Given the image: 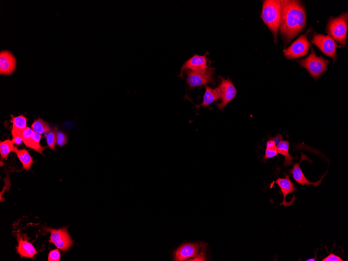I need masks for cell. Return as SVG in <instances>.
<instances>
[{
  "mask_svg": "<svg viewBox=\"0 0 348 261\" xmlns=\"http://www.w3.org/2000/svg\"><path fill=\"white\" fill-rule=\"evenodd\" d=\"M280 34L285 43L299 34L306 26V13L299 1L283 0Z\"/></svg>",
  "mask_w": 348,
  "mask_h": 261,
  "instance_id": "obj_1",
  "label": "cell"
},
{
  "mask_svg": "<svg viewBox=\"0 0 348 261\" xmlns=\"http://www.w3.org/2000/svg\"><path fill=\"white\" fill-rule=\"evenodd\" d=\"M260 18L272 33L274 42L276 44L281 23V2L279 0H264Z\"/></svg>",
  "mask_w": 348,
  "mask_h": 261,
  "instance_id": "obj_2",
  "label": "cell"
},
{
  "mask_svg": "<svg viewBox=\"0 0 348 261\" xmlns=\"http://www.w3.org/2000/svg\"><path fill=\"white\" fill-rule=\"evenodd\" d=\"M347 22V12H344L338 17L330 18L326 28L328 35L331 37L333 40L338 41L343 48L346 46Z\"/></svg>",
  "mask_w": 348,
  "mask_h": 261,
  "instance_id": "obj_3",
  "label": "cell"
},
{
  "mask_svg": "<svg viewBox=\"0 0 348 261\" xmlns=\"http://www.w3.org/2000/svg\"><path fill=\"white\" fill-rule=\"evenodd\" d=\"M310 54L306 59L298 61L300 66L306 69L315 81L327 70L329 61L323 57L317 56L312 46Z\"/></svg>",
  "mask_w": 348,
  "mask_h": 261,
  "instance_id": "obj_4",
  "label": "cell"
},
{
  "mask_svg": "<svg viewBox=\"0 0 348 261\" xmlns=\"http://www.w3.org/2000/svg\"><path fill=\"white\" fill-rule=\"evenodd\" d=\"M214 71L215 69L211 67L206 71H185L184 73L187 76L186 83L188 88L192 90L197 87L208 84L214 85L215 84L213 78Z\"/></svg>",
  "mask_w": 348,
  "mask_h": 261,
  "instance_id": "obj_5",
  "label": "cell"
},
{
  "mask_svg": "<svg viewBox=\"0 0 348 261\" xmlns=\"http://www.w3.org/2000/svg\"><path fill=\"white\" fill-rule=\"evenodd\" d=\"M309 31L301 35L292 43L291 46L284 51V54L287 60H294L297 58L306 56L308 53L310 43L307 36Z\"/></svg>",
  "mask_w": 348,
  "mask_h": 261,
  "instance_id": "obj_6",
  "label": "cell"
},
{
  "mask_svg": "<svg viewBox=\"0 0 348 261\" xmlns=\"http://www.w3.org/2000/svg\"><path fill=\"white\" fill-rule=\"evenodd\" d=\"M311 42L326 55L334 60L335 62L337 61V45L331 37L315 33Z\"/></svg>",
  "mask_w": 348,
  "mask_h": 261,
  "instance_id": "obj_7",
  "label": "cell"
},
{
  "mask_svg": "<svg viewBox=\"0 0 348 261\" xmlns=\"http://www.w3.org/2000/svg\"><path fill=\"white\" fill-rule=\"evenodd\" d=\"M46 231L51 233L50 242L54 244L58 249L65 252L74 245V241L69 234L67 228H48Z\"/></svg>",
  "mask_w": 348,
  "mask_h": 261,
  "instance_id": "obj_8",
  "label": "cell"
},
{
  "mask_svg": "<svg viewBox=\"0 0 348 261\" xmlns=\"http://www.w3.org/2000/svg\"><path fill=\"white\" fill-rule=\"evenodd\" d=\"M220 83L219 85L221 92V103L217 104L216 106L219 110L223 111L233 101L237 96V91L233 82L228 78L225 79L219 76Z\"/></svg>",
  "mask_w": 348,
  "mask_h": 261,
  "instance_id": "obj_9",
  "label": "cell"
},
{
  "mask_svg": "<svg viewBox=\"0 0 348 261\" xmlns=\"http://www.w3.org/2000/svg\"><path fill=\"white\" fill-rule=\"evenodd\" d=\"M208 55H209L208 52H207L205 55L195 54L190 59L187 60L181 68L179 77L184 78V73L186 70L206 71L209 69Z\"/></svg>",
  "mask_w": 348,
  "mask_h": 261,
  "instance_id": "obj_10",
  "label": "cell"
},
{
  "mask_svg": "<svg viewBox=\"0 0 348 261\" xmlns=\"http://www.w3.org/2000/svg\"><path fill=\"white\" fill-rule=\"evenodd\" d=\"M21 136L25 146L30 148L36 152L43 154L45 147L41 146L40 141L42 136L30 127H27L22 133Z\"/></svg>",
  "mask_w": 348,
  "mask_h": 261,
  "instance_id": "obj_11",
  "label": "cell"
},
{
  "mask_svg": "<svg viewBox=\"0 0 348 261\" xmlns=\"http://www.w3.org/2000/svg\"><path fill=\"white\" fill-rule=\"evenodd\" d=\"M17 67L15 56L9 51L0 52V74L5 76L12 75Z\"/></svg>",
  "mask_w": 348,
  "mask_h": 261,
  "instance_id": "obj_12",
  "label": "cell"
},
{
  "mask_svg": "<svg viewBox=\"0 0 348 261\" xmlns=\"http://www.w3.org/2000/svg\"><path fill=\"white\" fill-rule=\"evenodd\" d=\"M200 247L198 244H183L176 251L174 259L177 261H184L194 258L198 256Z\"/></svg>",
  "mask_w": 348,
  "mask_h": 261,
  "instance_id": "obj_13",
  "label": "cell"
},
{
  "mask_svg": "<svg viewBox=\"0 0 348 261\" xmlns=\"http://www.w3.org/2000/svg\"><path fill=\"white\" fill-rule=\"evenodd\" d=\"M308 158L306 155L303 154L300 158V161L298 163H296L292 169L291 170V173L293 176L294 179L295 181L301 185H313L315 187H317L320 185L322 183V179L324 178L325 176L322 177L321 180L316 181L315 182H311L309 181L307 178L304 176L303 171L300 168V164L301 162L305 159H308Z\"/></svg>",
  "mask_w": 348,
  "mask_h": 261,
  "instance_id": "obj_14",
  "label": "cell"
},
{
  "mask_svg": "<svg viewBox=\"0 0 348 261\" xmlns=\"http://www.w3.org/2000/svg\"><path fill=\"white\" fill-rule=\"evenodd\" d=\"M280 188L281 192L283 195V200L281 206L287 207L292 205L293 202H287L286 198L289 194L294 193L296 191L294 187V184L292 183L291 180L289 179L288 176H286L285 178H278L275 181Z\"/></svg>",
  "mask_w": 348,
  "mask_h": 261,
  "instance_id": "obj_15",
  "label": "cell"
},
{
  "mask_svg": "<svg viewBox=\"0 0 348 261\" xmlns=\"http://www.w3.org/2000/svg\"><path fill=\"white\" fill-rule=\"evenodd\" d=\"M221 92L219 86L215 89L206 86L202 103L200 105H195V106L197 111L201 107H208L215 101L221 100Z\"/></svg>",
  "mask_w": 348,
  "mask_h": 261,
  "instance_id": "obj_16",
  "label": "cell"
},
{
  "mask_svg": "<svg viewBox=\"0 0 348 261\" xmlns=\"http://www.w3.org/2000/svg\"><path fill=\"white\" fill-rule=\"evenodd\" d=\"M18 246L17 248L18 253L21 257L34 258L37 251L34 245L27 240H23L21 236H18Z\"/></svg>",
  "mask_w": 348,
  "mask_h": 261,
  "instance_id": "obj_17",
  "label": "cell"
},
{
  "mask_svg": "<svg viewBox=\"0 0 348 261\" xmlns=\"http://www.w3.org/2000/svg\"><path fill=\"white\" fill-rule=\"evenodd\" d=\"M12 128L11 134L12 138L21 136L23 130L27 126V118L23 115L14 117L11 115Z\"/></svg>",
  "mask_w": 348,
  "mask_h": 261,
  "instance_id": "obj_18",
  "label": "cell"
},
{
  "mask_svg": "<svg viewBox=\"0 0 348 261\" xmlns=\"http://www.w3.org/2000/svg\"><path fill=\"white\" fill-rule=\"evenodd\" d=\"M18 157L22 164L23 168L26 170H30L34 164L33 158L26 149L19 150L15 147L13 151Z\"/></svg>",
  "mask_w": 348,
  "mask_h": 261,
  "instance_id": "obj_19",
  "label": "cell"
},
{
  "mask_svg": "<svg viewBox=\"0 0 348 261\" xmlns=\"http://www.w3.org/2000/svg\"><path fill=\"white\" fill-rule=\"evenodd\" d=\"M277 148L278 153L285 157V161L283 163L284 166L285 167L291 166L294 159H295V157H293L289 153V141L287 140H282L279 144H277Z\"/></svg>",
  "mask_w": 348,
  "mask_h": 261,
  "instance_id": "obj_20",
  "label": "cell"
},
{
  "mask_svg": "<svg viewBox=\"0 0 348 261\" xmlns=\"http://www.w3.org/2000/svg\"><path fill=\"white\" fill-rule=\"evenodd\" d=\"M31 127V128L34 132L41 135L43 134L47 135L51 131L49 124L40 118L35 120Z\"/></svg>",
  "mask_w": 348,
  "mask_h": 261,
  "instance_id": "obj_21",
  "label": "cell"
},
{
  "mask_svg": "<svg viewBox=\"0 0 348 261\" xmlns=\"http://www.w3.org/2000/svg\"><path fill=\"white\" fill-rule=\"evenodd\" d=\"M12 140L7 139L0 142V155L3 160H6L9 153L13 152L14 148Z\"/></svg>",
  "mask_w": 348,
  "mask_h": 261,
  "instance_id": "obj_22",
  "label": "cell"
},
{
  "mask_svg": "<svg viewBox=\"0 0 348 261\" xmlns=\"http://www.w3.org/2000/svg\"><path fill=\"white\" fill-rule=\"evenodd\" d=\"M278 154L277 145L275 143L274 140H268L266 143L265 155L263 159L267 160L269 158H272L277 156Z\"/></svg>",
  "mask_w": 348,
  "mask_h": 261,
  "instance_id": "obj_23",
  "label": "cell"
},
{
  "mask_svg": "<svg viewBox=\"0 0 348 261\" xmlns=\"http://www.w3.org/2000/svg\"><path fill=\"white\" fill-rule=\"evenodd\" d=\"M47 142L48 147L52 150H55V146L57 143L58 134L55 130H51L46 135Z\"/></svg>",
  "mask_w": 348,
  "mask_h": 261,
  "instance_id": "obj_24",
  "label": "cell"
},
{
  "mask_svg": "<svg viewBox=\"0 0 348 261\" xmlns=\"http://www.w3.org/2000/svg\"><path fill=\"white\" fill-rule=\"evenodd\" d=\"M59 249H55L51 251L48 256V260L50 261H59L61 259V253Z\"/></svg>",
  "mask_w": 348,
  "mask_h": 261,
  "instance_id": "obj_25",
  "label": "cell"
},
{
  "mask_svg": "<svg viewBox=\"0 0 348 261\" xmlns=\"http://www.w3.org/2000/svg\"><path fill=\"white\" fill-rule=\"evenodd\" d=\"M67 141V138L65 135L63 133H60L58 134V139L57 143L58 145L60 146H63L65 144H66Z\"/></svg>",
  "mask_w": 348,
  "mask_h": 261,
  "instance_id": "obj_26",
  "label": "cell"
},
{
  "mask_svg": "<svg viewBox=\"0 0 348 261\" xmlns=\"http://www.w3.org/2000/svg\"><path fill=\"white\" fill-rule=\"evenodd\" d=\"M323 261H343L339 256L332 253H330L328 256L322 260Z\"/></svg>",
  "mask_w": 348,
  "mask_h": 261,
  "instance_id": "obj_27",
  "label": "cell"
},
{
  "mask_svg": "<svg viewBox=\"0 0 348 261\" xmlns=\"http://www.w3.org/2000/svg\"><path fill=\"white\" fill-rule=\"evenodd\" d=\"M189 260H206L205 256L203 250L201 251L199 255L197 256L194 258L191 259Z\"/></svg>",
  "mask_w": 348,
  "mask_h": 261,
  "instance_id": "obj_28",
  "label": "cell"
},
{
  "mask_svg": "<svg viewBox=\"0 0 348 261\" xmlns=\"http://www.w3.org/2000/svg\"><path fill=\"white\" fill-rule=\"evenodd\" d=\"M283 137L281 134H279L276 137L273 139L274 142L277 145L282 140Z\"/></svg>",
  "mask_w": 348,
  "mask_h": 261,
  "instance_id": "obj_29",
  "label": "cell"
},
{
  "mask_svg": "<svg viewBox=\"0 0 348 261\" xmlns=\"http://www.w3.org/2000/svg\"><path fill=\"white\" fill-rule=\"evenodd\" d=\"M315 259H308L307 260H308V261H310V260H313V261H314Z\"/></svg>",
  "mask_w": 348,
  "mask_h": 261,
  "instance_id": "obj_30",
  "label": "cell"
}]
</instances>
